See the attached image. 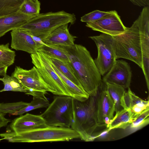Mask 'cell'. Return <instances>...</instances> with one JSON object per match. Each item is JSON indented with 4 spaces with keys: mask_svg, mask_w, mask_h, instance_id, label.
Segmentation results:
<instances>
[{
    "mask_svg": "<svg viewBox=\"0 0 149 149\" xmlns=\"http://www.w3.org/2000/svg\"><path fill=\"white\" fill-rule=\"evenodd\" d=\"M61 46L84 90L90 96H96L102 80L89 52L80 45Z\"/></svg>",
    "mask_w": 149,
    "mask_h": 149,
    "instance_id": "6da1fadb",
    "label": "cell"
},
{
    "mask_svg": "<svg viewBox=\"0 0 149 149\" xmlns=\"http://www.w3.org/2000/svg\"><path fill=\"white\" fill-rule=\"evenodd\" d=\"M11 142H40L69 141L80 138L79 134L71 128L46 125L16 133L12 131L0 134Z\"/></svg>",
    "mask_w": 149,
    "mask_h": 149,
    "instance_id": "7a4b0ae2",
    "label": "cell"
},
{
    "mask_svg": "<svg viewBox=\"0 0 149 149\" xmlns=\"http://www.w3.org/2000/svg\"><path fill=\"white\" fill-rule=\"evenodd\" d=\"M96 96H90L81 102L74 99L73 117L71 127L86 141H93L92 135L98 127L96 114Z\"/></svg>",
    "mask_w": 149,
    "mask_h": 149,
    "instance_id": "3957f363",
    "label": "cell"
},
{
    "mask_svg": "<svg viewBox=\"0 0 149 149\" xmlns=\"http://www.w3.org/2000/svg\"><path fill=\"white\" fill-rule=\"evenodd\" d=\"M76 20L73 13L64 10L39 14L19 28L40 38L42 40L59 27L65 24H73Z\"/></svg>",
    "mask_w": 149,
    "mask_h": 149,
    "instance_id": "277c9868",
    "label": "cell"
},
{
    "mask_svg": "<svg viewBox=\"0 0 149 149\" xmlns=\"http://www.w3.org/2000/svg\"><path fill=\"white\" fill-rule=\"evenodd\" d=\"M113 37L116 60L123 58L142 67V53L139 28L136 19L123 33Z\"/></svg>",
    "mask_w": 149,
    "mask_h": 149,
    "instance_id": "5b68a950",
    "label": "cell"
},
{
    "mask_svg": "<svg viewBox=\"0 0 149 149\" xmlns=\"http://www.w3.org/2000/svg\"><path fill=\"white\" fill-rule=\"evenodd\" d=\"M73 99L68 96H54L52 102L40 115L46 125L70 128L73 117Z\"/></svg>",
    "mask_w": 149,
    "mask_h": 149,
    "instance_id": "8992f818",
    "label": "cell"
},
{
    "mask_svg": "<svg viewBox=\"0 0 149 149\" xmlns=\"http://www.w3.org/2000/svg\"><path fill=\"white\" fill-rule=\"evenodd\" d=\"M31 56L32 63L45 81L52 88L53 94L70 96L63 81L53 67L51 58L41 51L31 54Z\"/></svg>",
    "mask_w": 149,
    "mask_h": 149,
    "instance_id": "52a82bcc",
    "label": "cell"
},
{
    "mask_svg": "<svg viewBox=\"0 0 149 149\" xmlns=\"http://www.w3.org/2000/svg\"><path fill=\"white\" fill-rule=\"evenodd\" d=\"M89 38L96 45L98 55L94 61L100 74L103 76L109 70L116 60L113 37L102 33L98 36H90Z\"/></svg>",
    "mask_w": 149,
    "mask_h": 149,
    "instance_id": "ba28073f",
    "label": "cell"
},
{
    "mask_svg": "<svg viewBox=\"0 0 149 149\" xmlns=\"http://www.w3.org/2000/svg\"><path fill=\"white\" fill-rule=\"evenodd\" d=\"M11 75L16 78L26 90L25 94L34 91L49 92L54 94L52 88L45 81L35 66L29 70L16 66Z\"/></svg>",
    "mask_w": 149,
    "mask_h": 149,
    "instance_id": "9c48e42d",
    "label": "cell"
},
{
    "mask_svg": "<svg viewBox=\"0 0 149 149\" xmlns=\"http://www.w3.org/2000/svg\"><path fill=\"white\" fill-rule=\"evenodd\" d=\"M86 26L93 31L112 36L123 33L127 28L115 10H112L110 14L97 21L86 23Z\"/></svg>",
    "mask_w": 149,
    "mask_h": 149,
    "instance_id": "30bf717a",
    "label": "cell"
},
{
    "mask_svg": "<svg viewBox=\"0 0 149 149\" xmlns=\"http://www.w3.org/2000/svg\"><path fill=\"white\" fill-rule=\"evenodd\" d=\"M132 76V70L128 63L123 60H116L102 80L105 84H114L125 89L129 87Z\"/></svg>",
    "mask_w": 149,
    "mask_h": 149,
    "instance_id": "8fae6325",
    "label": "cell"
},
{
    "mask_svg": "<svg viewBox=\"0 0 149 149\" xmlns=\"http://www.w3.org/2000/svg\"><path fill=\"white\" fill-rule=\"evenodd\" d=\"M96 97V114L98 127L108 128L115 112L113 102L106 89L101 91Z\"/></svg>",
    "mask_w": 149,
    "mask_h": 149,
    "instance_id": "7c38bea8",
    "label": "cell"
},
{
    "mask_svg": "<svg viewBox=\"0 0 149 149\" xmlns=\"http://www.w3.org/2000/svg\"><path fill=\"white\" fill-rule=\"evenodd\" d=\"M10 33V47L12 49L25 51L31 54H36L38 51L35 42L27 32L18 28L12 30Z\"/></svg>",
    "mask_w": 149,
    "mask_h": 149,
    "instance_id": "4fadbf2b",
    "label": "cell"
},
{
    "mask_svg": "<svg viewBox=\"0 0 149 149\" xmlns=\"http://www.w3.org/2000/svg\"><path fill=\"white\" fill-rule=\"evenodd\" d=\"M47 125L41 115L29 113L13 120L10 125L12 132L17 133Z\"/></svg>",
    "mask_w": 149,
    "mask_h": 149,
    "instance_id": "5bb4252c",
    "label": "cell"
},
{
    "mask_svg": "<svg viewBox=\"0 0 149 149\" xmlns=\"http://www.w3.org/2000/svg\"><path fill=\"white\" fill-rule=\"evenodd\" d=\"M35 16L19 11L0 17V38L9 31L18 28Z\"/></svg>",
    "mask_w": 149,
    "mask_h": 149,
    "instance_id": "9a60e30c",
    "label": "cell"
},
{
    "mask_svg": "<svg viewBox=\"0 0 149 149\" xmlns=\"http://www.w3.org/2000/svg\"><path fill=\"white\" fill-rule=\"evenodd\" d=\"M68 24L63 25L53 31L42 41L46 44L63 46H70L74 44L77 37L70 34Z\"/></svg>",
    "mask_w": 149,
    "mask_h": 149,
    "instance_id": "2e32d148",
    "label": "cell"
},
{
    "mask_svg": "<svg viewBox=\"0 0 149 149\" xmlns=\"http://www.w3.org/2000/svg\"><path fill=\"white\" fill-rule=\"evenodd\" d=\"M139 29L142 55L149 56V6L143 7L136 19Z\"/></svg>",
    "mask_w": 149,
    "mask_h": 149,
    "instance_id": "e0dca14e",
    "label": "cell"
},
{
    "mask_svg": "<svg viewBox=\"0 0 149 149\" xmlns=\"http://www.w3.org/2000/svg\"><path fill=\"white\" fill-rule=\"evenodd\" d=\"M124 100L126 108L130 109L135 117L149 109V100H144L135 95L130 87L125 91Z\"/></svg>",
    "mask_w": 149,
    "mask_h": 149,
    "instance_id": "ac0fdd59",
    "label": "cell"
},
{
    "mask_svg": "<svg viewBox=\"0 0 149 149\" xmlns=\"http://www.w3.org/2000/svg\"><path fill=\"white\" fill-rule=\"evenodd\" d=\"M135 118L130 109H123L116 113L108 130L110 131L115 129H125L130 126Z\"/></svg>",
    "mask_w": 149,
    "mask_h": 149,
    "instance_id": "d6986e66",
    "label": "cell"
},
{
    "mask_svg": "<svg viewBox=\"0 0 149 149\" xmlns=\"http://www.w3.org/2000/svg\"><path fill=\"white\" fill-rule=\"evenodd\" d=\"M52 65L54 70L63 81L71 97L81 102L84 101L89 98L90 95L83 88L76 85L63 75L52 64Z\"/></svg>",
    "mask_w": 149,
    "mask_h": 149,
    "instance_id": "ffe728a7",
    "label": "cell"
},
{
    "mask_svg": "<svg viewBox=\"0 0 149 149\" xmlns=\"http://www.w3.org/2000/svg\"><path fill=\"white\" fill-rule=\"evenodd\" d=\"M106 84V89L113 102L116 113L123 109H127L124 100L125 92V88L114 84L109 83Z\"/></svg>",
    "mask_w": 149,
    "mask_h": 149,
    "instance_id": "44dd1931",
    "label": "cell"
},
{
    "mask_svg": "<svg viewBox=\"0 0 149 149\" xmlns=\"http://www.w3.org/2000/svg\"><path fill=\"white\" fill-rule=\"evenodd\" d=\"M38 51H41L51 58L57 59L66 64H70L68 58L61 46L46 44L39 47Z\"/></svg>",
    "mask_w": 149,
    "mask_h": 149,
    "instance_id": "7402d4cb",
    "label": "cell"
},
{
    "mask_svg": "<svg viewBox=\"0 0 149 149\" xmlns=\"http://www.w3.org/2000/svg\"><path fill=\"white\" fill-rule=\"evenodd\" d=\"M51 59L52 64L63 75L76 85L83 88L76 77L70 64H68L64 63L55 59L53 58H51Z\"/></svg>",
    "mask_w": 149,
    "mask_h": 149,
    "instance_id": "603a6c76",
    "label": "cell"
},
{
    "mask_svg": "<svg viewBox=\"0 0 149 149\" xmlns=\"http://www.w3.org/2000/svg\"><path fill=\"white\" fill-rule=\"evenodd\" d=\"M0 80L2 81L4 87L0 92L5 91H11L16 92L26 93V90L18 80L13 76H10L6 74L3 78H0Z\"/></svg>",
    "mask_w": 149,
    "mask_h": 149,
    "instance_id": "cb8c5ba5",
    "label": "cell"
},
{
    "mask_svg": "<svg viewBox=\"0 0 149 149\" xmlns=\"http://www.w3.org/2000/svg\"><path fill=\"white\" fill-rule=\"evenodd\" d=\"M25 0H0V17L18 11Z\"/></svg>",
    "mask_w": 149,
    "mask_h": 149,
    "instance_id": "d4e9b609",
    "label": "cell"
},
{
    "mask_svg": "<svg viewBox=\"0 0 149 149\" xmlns=\"http://www.w3.org/2000/svg\"><path fill=\"white\" fill-rule=\"evenodd\" d=\"M49 104V101L46 97L41 98L33 97L32 100L29 103L26 107L10 115L21 116L25 113L32 110L47 107Z\"/></svg>",
    "mask_w": 149,
    "mask_h": 149,
    "instance_id": "484cf974",
    "label": "cell"
},
{
    "mask_svg": "<svg viewBox=\"0 0 149 149\" xmlns=\"http://www.w3.org/2000/svg\"><path fill=\"white\" fill-rule=\"evenodd\" d=\"M40 5L38 0H25L19 11L27 15L35 16L40 14Z\"/></svg>",
    "mask_w": 149,
    "mask_h": 149,
    "instance_id": "4316f807",
    "label": "cell"
},
{
    "mask_svg": "<svg viewBox=\"0 0 149 149\" xmlns=\"http://www.w3.org/2000/svg\"><path fill=\"white\" fill-rule=\"evenodd\" d=\"M9 43L0 44V63L8 67L14 63L16 56L15 52L9 47Z\"/></svg>",
    "mask_w": 149,
    "mask_h": 149,
    "instance_id": "83f0119b",
    "label": "cell"
},
{
    "mask_svg": "<svg viewBox=\"0 0 149 149\" xmlns=\"http://www.w3.org/2000/svg\"><path fill=\"white\" fill-rule=\"evenodd\" d=\"M29 103L22 101L19 102L0 103V113L5 114L13 113L22 109L26 107Z\"/></svg>",
    "mask_w": 149,
    "mask_h": 149,
    "instance_id": "f1b7e54d",
    "label": "cell"
},
{
    "mask_svg": "<svg viewBox=\"0 0 149 149\" xmlns=\"http://www.w3.org/2000/svg\"><path fill=\"white\" fill-rule=\"evenodd\" d=\"M112 11H104L98 10H95L81 17L80 21L86 23L93 22L110 14Z\"/></svg>",
    "mask_w": 149,
    "mask_h": 149,
    "instance_id": "f546056e",
    "label": "cell"
},
{
    "mask_svg": "<svg viewBox=\"0 0 149 149\" xmlns=\"http://www.w3.org/2000/svg\"><path fill=\"white\" fill-rule=\"evenodd\" d=\"M149 109L136 117L130 126L131 128L137 129L148 124L149 121Z\"/></svg>",
    "mask_w": 149,
    "mask_h": 149,
    "instance_id": "4dcf8cb0",
    "label": "cell"
},
{
    "mask_svg": "<svg viewBox=\"0 0 149 149\" xmlns=\"http://www.w3.org/2000/svg\"><path fill=\"white\" fill-rule=\"evenodd\" d=\"M134 5L139 7L149 6V0H129Z\"/></svg>",
    "mask_w": 149,
    "mask_h": 149,
    "instance_id": "1f68e13d",
    "label": "cell"
},
{
    "mask_svg": "<svg viewBox=\"0 0 149 149\" xmlns=\"http://www.w3.org/2000/svg\"><path fill=\"white\" fill-rule=\"evenodd\" d=\"M29 34L30 35L35 42L38 50V48L42 45L46 44L42 41V40L40 38L37 36H33Z\"/></svg>",
    "mask_w": 149,
    "mask_h": 149,
    "instance_id": "d6a6232c",
    "label": "cell"
},
{
    "mask_svg": "<svg viewBox=\"0 0 149 149\" xmlns=\"http://www.w3.org/2000/svg\"><path fill=\"white\" fill-rule=\"evenodd\" d=\"M5 114L0 113V128L5 126L8 123L11 122L10 119L6 118Z\"/></svg>",
    "mask_w": 149,
    "mask_h": 149,
    "instance_id": "836d02e7",
    "label": "cell"
},
{
    "mask_svg": "<svg viewBox=\"0 0 149 149\" xmlns=\"http://www.w3.org/2000/svg\"><path fill=\"white\" fill-rule=\"evenodd\" d=\"M8 67L2 63H0V76H4L6 74Z\"/></svg>",
    "mask_w": 149,
    "mask_h": 149,
    "instance_id": "e575fe53",
    "label": "cell"
}]
</instances>
